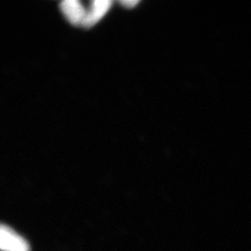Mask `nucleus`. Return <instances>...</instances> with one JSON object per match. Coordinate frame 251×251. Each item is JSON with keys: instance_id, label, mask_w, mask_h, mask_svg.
Listing matches in <instances>:
<instances>
[{"instance_id": "f03ea898", "label": "nucleus", "mask_w": 251, "mask_h": 251, "mask_svg": "<svg viewBox=\"0 0 251 251\" xmlns=\"http://www.w3.org/2000/svg\"><path fill=\"white\" fill-rule=\"evenodd\" d=\"M59 7L68 21L74 25H82L87 12L77 0H64Z\"/></svg>"}, {"instance_id": "f257e3e1", "label": "nucleus", "mask_w": 251, "mask_h": 251, "mask_svg": "<svg viewBox=\"0 0 251 251\" xmlns=\"http://www.w3.org/2000/svg\"><path fill=\"white\" fill-rule=\"evenodd\" d=\"M0 249L2 251H30L26 240L7 225L0 227Z\"/></svg>"}, {"instance_id": "20e7f679", "label": "nucleus", "mask_w": 251, "mask_h": 251, "mask_svg": "<svg viewBox=\"0 0 251 251\" xmlns=\"http://www.w3.org/2000/svg\"><path fill=\"white\" fill-rule=\"evenodd\" d=\"M121 4L124 5L126 7H133L138 3V1L136 0H123V1H120Z\"/></svg>"}, {"instance_id": "7ed1b4c3", "label": "nucleus", "mask_w": 251, "mask_h": 251, "mask_svg": "<svg viewBox=\"0 0 251 251\" xmlns=\"http://www.w3.org/2000/svg\"><path fill=\"white\" fill-rule=\"evenodd\" d=\"M112 1L110 0H95L91 2V7L90 11L87 12L86 17L84 20L83 24L81 26L84 28H90L96 24L108 11Z\"/></svg>"}]
</instances>
